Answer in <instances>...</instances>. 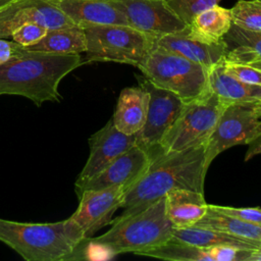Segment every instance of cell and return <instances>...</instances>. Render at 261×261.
I'll return each instance as SVG.
<instances>
[{"label":"cell","instance_id":"836d02e7","mask_svg":"<svg viewBox=\"0 0 261 261\" xmlns=\"http://www.w3.org/2000/svg\"><path fill=\"white\" fill-rule=\"evenodd\" d=\"M248 261H261V247L252 252Z\"/></svg>","mask_w":261,"mask_h":261},{"label":"cell","instance_id":"30bf717a","mask_svg":"<svg viewBox=\"0 0 261 261\" xmlns=\"http://www.w3.org/2000/svg\"><path fill=\"white\" fill-rule=\"evenodd\" d=\"M124 14L128 25L155 38L184 31L188 24L165 0H112Z\"/></svg>","mask_w":261,"mask_h":261},{"label":"cell","instance_id":"5bb4252c","mask_svg":"<svg viewBox=\"0 0 261 261\" xmlns=\"http://www.w3.org/2000/svg\"><path fill=\"white\" fill-rule=\"evenodd\" d=\"M151 162L149 153L137 144L115 158L99 174L83 185L76 186L77 196L85 190H99L122 186L125 190L148 168Z\"/></svg>","mask_w":261,"mask_h":261},{"label":"cell","instance_id":"83f0119b","mask_svg":"<svg viewBox=\"0 0 261 261\" xmlns=\"http://www.w3.org/2000/svg\"><path fill=\"white\" fill-rule=\"evenodd\" d=\"M223 66L226 72L239 81L261 87V68L249 64L227 62L225 60H223Z\"/></svg>","mask_w":261,"mask_h":261},{"label":"cell","instance_id":"7c38bea8","mask_svg":"<svg viewBox=\"0 0 261 261\" xmlns=\"http://www.w3.org/2000/svg\"><path fill=\"white\" fill-rule=\"evenodd\" d=\"M28 22L49 30L76 25L47 0H15L0 9V38L11 37L15 30Z\"/></svg>","mask_w":261,"mask_h":261},{"label":"cell","instance_id":"e575fe53","mask_svg":"<svg viewBox=\"0 0 261 261\" xmlns=\"http://www.w3.org/2000/svg\"><path fill=\"white\" fill-rule=\"evenodd\" d=\"M252 104H253V109L256 115L261 120V101H256V102H253Z\"/></svg>","mask_w":261,"mask_h":261},{"label":"cell","instance_id":"d6a6232c","mask_svg":"<svg viewBox=\"0 0 261 261\" xmlns=\"http://www.w3.org/2000/svg\"><path fill=\"white\" fill-rule=\"evenodd\" d=\"M248 145H249V147H248V150L245 155V161H248L251 158H253L254 156L261 154V135Z\"/></svg>","mask_w":261,"mask_h":261},{"label":"cell","instance_id":"ffe728a7","mask_svg":"<svg viewBox=\"0 0 261 261\" xmlns=\"http://www.w3.org/2000/svg\"><path fill=\"white\" fill-rule=\"evenodd\" d=\"M231 24L230 9L216 4L196 14L188 24L186 33L206 43H218L222 41Z\"/></svg>","mask_w":261,"mask_h":261},{"label":"cell","instance_id":"484cf974","mask_svg":"<svg viewBox=\"0 0 261 261\" xmlns=\"http://www.w3.org/2000/svg\"><path fill=\"white\" fill-rule=\"evenodd\" d=\"M230 12L232 24L261 33V0H239Z\"/></svg>","mask_w":261,"mask_h":261},{"label":"cell","instance_id":"d590c367","mask_svg":"<svg viewBox=\"0 0 261 261\" xmlns=\"http://www.w3.org/2000/svg\"><path fill=\"white\" fill-rule=\"evenodd\" d=\"M13 1H15V0H0V9H1L2 7H4V6L10 4V3L13 2Z\"/></svg>","mask_w":261,"mask_h":261},{"label":"cell","instance_id":"9a60e30c","mask_svg":"<svg viewBox=\"0 0 261 261\" xmlns=\"http://www.w3.org/2000/svg\"><path fill=\"white\" fill-rule=\"evenodd\" d=\"M186 29L178 33L157 38L154 47L177 54L207 68L224 60L226 46L223 41L206 43L189 36L186 33Z\"/></svg>","mask_w":261,"mask_h":261},{"label":"cell","instance_id":"7402d4cb","mask_svg":"<svg viewBox=\"0 0 261 261\" xmlns=\"http://www.w3.org/2000/svg\"><path fill=\"white\" fill-rule=\"evenodd\" d=\"M172 237L201 249L216 246H230L238 249L254 251L261 247V242L246 240L223 231L196 225L184 228H172Z\"/></svg>","mask_w":261,"mask_h":261},{"label":"cell","instance_id":"9c48e42d","mask_svg":"<svg viewBox=\"0 0 261 261\" xmlns=\"http://www.w3.org/2000/svg\"><path fill=\"white\" fill-rule=\"evenodd\" d=\"M138 80L139 86L149 94V106L146 122L136 134L137 145L150 155L178 117L185 102L174 93L155 86L144 75Z\"/></svg>","mask_w":261,"mask_h":261},{"label":"cell","instance_id":"5b68a950","mask_svg":"<svg viewBox=\"0 0 261 261\" xmlns=\"http://www.w3.org/2000/svg\"><path fill=\"white\" fill-rule=\"evenodd\" d=\"M86 62L111 61L138 67L153 50L157 38L123 24H84Z\"/></svg>","mask_w":261,"mask_h":261},{"label":"cell","instance_id":"f1b7e54d","mask_svg":"<svg viewBox=\"0 0 261 261\" xmlns=\"http://www.w3.org/2000/svg\"><path fill=\"white\" fill-rule=\"evenodd\" d=\"M49 29L46 27L36 23L28 22L13 32L11 38L14 42L22 47H29L38 43L47 34Z\"/></svg>","mask_w":261,"mask_h":261},{"label":"cell","instance_id":"52a82bcc","mask_svg":"<svg viewBox=\"0 0 261 261\" xmlns=\"http://www.w3.org/2000/svg\"><path fill=\"white\" fill-rule=\"evenodd\" d=\"M227 106L210 89L199 98L185 103L178 117L150 157L206 144Z\"/></svg>","mask_w":261,"mask_h":261},{"label":"cell","instance_id":"ba28073f","mask_svg":"<svg viewBox=\"0 0 261 261\" xmlns=\"http://www.w3.org/2000/svg\"><path fill=\"white\" fill-rule=\"evenodd\" d=\"M252 103L229 104L220 115L205 144L206 172L221 152L237 145H248L261 135V120L256 115Z\"/></svg>","mask_w":261,"mask_h":261},{"label":"cell","instance_id":"277c9868","mask_svg":"<svg viewBox=\"0 0 261 261\" xmlns=\"http://www.w3.org/2000/svg\"><path fill=\"white\" fill-rule=\"evenodd\" d=\"M85 239L70 217L52 223H22L0 218V242L27 261L72 260Z\"/></svg>","mask_w":261,"mask_h":261},{"label":"cell","instance_id":"e0dca14e","mask_svg":"<svg viewBox=\"0 0 261 261\" xmlns=\"http://www.w3.org/2000/svg\"><path fill=\"white\" fill-rule=\"evenodd\" d=\"M149 106V94L142 87L124 88L118 97L111 118L114 126L123 134L136 135L144 126Z\"/></svg>","mask_w":261,"mask_h":261},{"label":"cell","instance_id":"d6986e66","mask_svg":"<svg viewBox=\"0 0 261 261\" xmlns=\"http://www.w3.org/2000/svg\"><path fill=\"white\" fill-rule=\"evenodd\" d=\"M208 88L225 104L261 101V87L239 81L225 71L223 60L208 68Z\"/></svg>","mask_w":261,"mask_h":261},{"label":"cell","instance_id":"4fadbf2b","mask_svg":"<svg viewBox=\"0 0 261 261\" xmlns=\"http://www.w3.org/2000/svg\"><path fill=\"white\" fill-rule=\"evenodd\" d=\"M137 144V135H126L118 130L112 119L89 139L90 154L80 172L74 187L85 184L99 174L119 155Z\"/></svg>","mask_w":261,"mask_h":261},{"label":"cell","instance_id":"cb8c5ba5","mask_svg":"<svg viewBox=\"0 0 261 261\" xmlns=\"http://www.w3.org/2000/svg\"><path fill=\"white\" fill-rule=\"evenodd\" d=\"M194 225L223 231L246 240L261 242V225L221 213L209 208V206L206 214Z\"/></svg>","mask_w":261,"mask_h":261},{"label":"cell","instance_id":"8992f818","mask_svg":"<svg viewBox=\"0 0 261 261\" xmlns=\"http://www.w3.org/2000/svg\"><path fill=\"white\" fill-rule=\"evenodd\" d=\"M152 84L177 95L185 103L208 91V68L157 48L138 66Z\"/></svg>","mask_w":261,"mask_h":261},{"label":"cell","instance_id":"6da1fadb","mask_svg":"<svg viewBox=\"0 0 261 261\" xmlns=\"http://www.w3.org/2000/svg\"><path fill=\"white\" fill-rule=\"evenodd\" d=\"M205 144L151 156L146 171L124 192L119 217L138 213L174 189L204 193Z\"/></svg>","mask_w":261,"mask_h":261},{"label":"cell","instance_id":"4316f807","mask_svg":"<svg viewBox=\"0 0 261 261\" xmlns=\"http://www.w3.org/2000/svg\"><path fill=\"white\" fill-rule=\"evenodd\" d=\"M221 0H165L172 11L187 24L202 10L216 5Z\"/></svg>","mask_w":261,"mask_h":261},{"label":"cell","instance_id":"ac0fdd59","mask_svg":"<svg viewBox=\"0 0 261 261\" xmlns=\"http://www.w3.org/2000/svg\"><path fill=\"white\" fill-rule=\"evenodd\" d=\"M165 213L173 228H184L194 225L208 211L204 193L174 189L165 197Z\"/></svg>","mask_w":261,"mask_h":261},{"label":"cell","instance_id":"44dd1931","mask_svg":"<svg viewBox=\"0 0 261 261\" xmlns=\"http://www.w3.org/2000/svg\"><path fill=\"white\" fill-rule=\"evenodd\" d=\"M222 41L226 46L224 60L261 68V33L231 24Z\"/></svg>","mask_w":261,"mask_h":261},{"label":"cell","instance_id":"4dcf8cb0","mask_svg":"<svg viewBox=\"0 0 261 261\" xmlns=\"http://www.w3.org/2000/svg\"><path fill=\"white\" fill-rule=\"evenodd\" d=\"M209 208L219 211L221 213L237 217L247 222L261 225V208L260 207H246V208H236L228 206H218L213 204H208Z\"/></svg>","mask_w":261,"mask_h":261},{"label":"cell","instance_id":"f546056e","mask_svg":"<svg viewBox=\"0 0 261 261\" xmlns=\"http://www.w3.org/2000/svg\"><path fill=\"white\" fill-rule=\"evenodd\" d=\"M203 250L209 254L213 261H248L253 252L230 246H216Z\"/></svg>","mask_w":261,"mask_h":261},{"label":"cell","instance_id":"2e32d148","mask_svg":"<svg viewBox=\"0 0 261 261\" xmlns=\"http://www.w3.org/2000/svg\"><path fill=\"white\" fill-rule=\"evenodd\" d=\"M74 24H123L128 22L112 0H47Z\"/></svg>","mask_w":261,"mask_h":261},{"label":"cell","instance_id":"8fae6325","mask_svg":"<svg viewBox=\"0 0 261 261\" xmlns=\"http://www.w3.org/2000/svg\"><path fill=\"white\" fill-rule=\"evenodd\" d=\"M125 187L117 186L99 190H85L80 204L70 218L80 226L86 238L93 237L112 221V215L120 208Z\"/></svg>","mask_w":261,"mask_h":261},{"label":"cell","instance_id":"603a6c76","mask_svg":"<svg viewBox=\"0 0 261 261\" xmlns=\"http://www.w3.org/2000/svg\"><path fill=\"white\" fill-rule=\"evenodd\" d=\"M27 50L51 54H81L87 50L84 30L79 25L51 29L38 43Z\"/></svg>","mask_w":261,"mask_h":261},{"label":"cell","instance_id":"1f68e13d","mask_svg":"<svg viewBox=\"0 0 261 261\" xmlns=\"http://www.w3.org/2000/svg\"><path fill=\"white\" fill-rule=\"evenodd\" d=\"M20 45L14 41H7L4 38H0V64L7 62L19 51Z\"/></svg>","mask_w":261,"mask_h":261},{"label":"cell","instance_id":"d4e9b609","mask_svg":"<svg viewBox=\"0 0 261 261\" xmlns=\"http://www.w3.org/2000/svg\"><path fill=\"white\" fill-rule=\"evenodd\" d=\"M138 255L170 261H213L205 250L174 237Z\"/></svg>","mask_w":261,"mask_h":261},{"label":"cell","instance_id":"3957f363","mask_svg":"<svg viewBox=\"0 0 261 261\" xmlns=\"http://www.w3.org/2000/svg\"><path fill=\"white\" fill-rule=\"evenodd\" d=\"M111 224L105 233L85 239L83 259H89L94 251L104 252L107 257L123 253L138 255L172 237L173 227L165 213L164 197L138 213L116 217Z\"/></svg>","mask_w":261,"mask_h":261},{"label":"cell","instance_id":"7a4b0ae2","mask_svg":"<svg viewBox=\"0 0 261 261\" xmlns=\"http://www.w3.org/2000/svg\"><path fill=\"white\" fill-rule=\"evenodd\" d=\"M84 63L80 54L43 53L20 46L17 55L0 64V96H22L38 107L58 102L60 82Z\"/></svg>","mask_w":261,"mask_h":261}]
</instances>
